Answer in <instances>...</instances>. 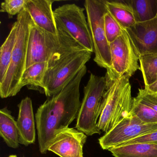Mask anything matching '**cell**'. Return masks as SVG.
Masks as SVG:
<instances>
[{
  "instance_id": "obj_1",
  "label": "cell",
  "mask_w": 157,
  "mask_h": 157,
  "mask_svg": "<svg viewBox=\"0 0 157 157\" xmlns=\"http://www.w3.org/2000/svg\"><path fill=\"white\" fill-rule=\"evenodd\" d=\"M87 72L85 66L74 78L56 95L49 97L35 114L39 150L45 154L57 133L77 119L80 108V86Z\"/></svg>"
},
{
  "instance_id": "obj_2",
  "label": "cell",
  "mask_w": 157,
  "mask_h": 157,
  "mask_svg": "<svg viewBox=\"0 0 157 157\" xmlns=\"http://www.w3.org/2000/svg\"><path fill=\"white\" fill-rule=\"evenodd\" d=\"M57 29V34H53L31 20L25 69L40 62H47L51 67L69 54L86 50L64 30Z\"/></svg>"
},
{
  "instance_id": "obj_3",
  "label": "cell",
  "mask_w": 157,
  "mask_h": 157,
  "mask_svg": "<svg viewBox=\"0 0 157 157\" xmlns=\"http://www.w3.org/2000/svg\"><path fill=\"white\" fill-rule=\"evenodd\" d=\"M106 88L101 105L98 127L105 133L131 114L133 99L130 78L116 79L106 73Z\"/></svg>"
},
{
  "instance_id": "obj_4",
  "label": "cell",
  "mask_w": 157,
  "mask_h": 157,
  "mask_svg": "<svg viewBox=\"0 0 157 157\" xmlns=\"http://www.w3.org/2000/svg\"><path fill=\"white\" fill-rule=\"evenodd\" d=\"M31 20L25 8L17 15L18 36L9 68L0 82L2 98L13 97L20 92L19 86L26 66Z\"/></svg>"
},
{
  "instance_id": "obj_5",
  "label": "cell",
  "mask_w": 157,
  "mask_h": 157,
  "mask_svg": "<svg viewBox=\"0 0 157 157\" xmlns=\"http://www.w3.org/2000/svg\"><path fill=\"white\" fill-rule=\"evenodd\" d=\"M106 88L105 77L91 73L83 89V99L77 118L76 129L87 136L101 134L98 122L101 113V105Z\"/></svg>"
},
{
  "instance_id": "obj_6",
  "label": "cell",
  "mask_w": 157,
  "mask_h": 157,
  "mask_svg": "<svg viewBox=\"0 0 157 157\" xmlns=\"http://www.w3.org/2000/svg\"><path fill=\"white\" fill-rule=\"evenodd\" d=\"M92 53L86 50L73 52L48 68L43 82L45 95L49 98L60 92L86 66Z\"/></svg>"
},
{
  "instance_id": "obj_7",
  "label": "cell",
  "mask_w": 157,
  "mask_h": 157,
  "mask_svg": "<svg viewBox=\"0 0 157 157\" xmlns=\"http://www.w3.org/2000/svg\"><path fill=\"white\" fill-rule=\"evenodd\" d=\"M94 46V62L101 67L110 69L112 59L105 30L104 14L107 10L103 0H86L84 4Z\"/></svg>"
},
{
  "instance_id": "obj_8",
  "label": "cell",
  "mask_w": 157,
  "mask_h": 157,
  "mask_svg": "<svg viewBox=\"0 0 157 157\" xmlns=\"http://www.w3.org/2000/svg\"><path fill=\"white\" fill-rule=\"evenodd\" d=\"M84 8L75 4L59 6L54 11L57 27L64 30L81 46L94 52V46Z\"/></svg>"
},
{
  "instance_id": "obj_9",
  "label": "cell",
  "mask_w": 157,
  "mask_h": 157,
  "mask_svg": "<svg viewBox=\"0 0 157 157\" xmlns=\"http://www.w3.org/2000/svg\"><path fill=\"white\" fill-rule=\"evenodd\" d=\"M109 45L112 67L107 70L106 73L116 79L124 76L130 78L138 70H140L138 64L140 56L125 29Z\"/></svg>"
},
{
  "instance_id": "obj_10",
  "label": "cell",
  "mask_w": 157,
  "mask_h": 157,
  "mask_svg": "<svg viewBox=\"0 0 157 157\" xmlns=\"http://www.w3.org/2000/svg\"><path fill=\"white\" fill-rule=\"evenodd\" d=\"M157 130V123L145 124L131 113L99 139L104 150L121 146L124 143Z\"/></svg>"
},
{
  "instance_id": "obj_11",
  "label": "cell",
  "mask_w": 157,
  "mask_h": 157,
  "mask_svg": "<svg viewBox=\"0 0 157 157\" xmlns=\"http://www.w3.org/2000/svg\"><path fill=\"white\" fill-rule=\"evenodd\" d=\"M87 136L73 128L60 130L54 137L48 151L60 157H83V147Z\"/></svg>"
},
{
  "instance_id": "obj_12",
  "label": "cell",
  "mask_w": 157,
  "mask_h": 157,
  "mask_svg": "<svg viewBox=\"0 0 157 157\" xmlns=\"http://www.w3.org/2000/svg\"><path fill=\"white\" fill-rule=\"evenodd\" d=\"M140 56L157 54V18L125 29Z\"/></svg>"
},
{
  "instance_id": "obj_13",
  "label": "cell",
  "mask_w": 157,
  "mask_h": 157,
  "mask_svg": "<svg viewBox=\"0 0 157 157\" xmlns=\"http://www.w3.org/2000/svg\"><path fill=\"white\" fill-rule=\"evenodd\" d=\"M54 2L52 0H28L25 9L39 28L56 35L58 29L52 8Z\"/></svg>"
},
{
  "instance_id": "obj_14",
  "label": "cell",
  "mask_w": 157,
  "mask_h": 157,
  "mask_svg": "<svg viewBox=\"0 0 157 157\" xmlns=\"http://www.w3.org/2000/svg\"><path fill=\"white\" fill-rule=\"evenodd\" d=\"M19 112L16 120L19 143L25 146L34 144L36 137L35 121L33 102L29 97L22 99L18 105Z\"/></svg>"
},
{
  "instance_id": "obj_15",
  "label": "cell",
  "mask_w": 157,
  "mask_h": 157,
  "mask_svg": "<svg viewBox=\"0 0 157 157\" xmlns=\"http://www.w3.org/2000/svg\"><path fill=\"white\" fill-rule=\"evenodd\" d=\"M0 136L8 147L14 149L19 147L20 143L17 122L7 107L0 110Z\"/></svg>"
},
{
  "instance_id": "obj_16",
  "label": "cell",
  "mask_w": 157,
  "mask_h": 157,
  "mask_svg": "<svg viewBox=\"0 0 157 157\" xmlns=\"http://www.w3.org/2000/svg\"><path fill=\"white\" fill-rule=\"evenodd\" d=\"M107 10L126 29L136 23L129 0L105 1Z\"/></svg>"
},
{
  "instance_id": "obj_17",
  "label": "cell",
  "mask_w": 157,
  "mask_h": 157,
  "mask_svg": "<svg viewBox=\"0 0 157 157\" xmlns=\"http://www.w3.org/2000/svg\"><path fill=\"white\" fill-rule=\"evenodd\" d=\"M49 67L47 62L35 63L25 70L19 86V91L25 86L29 89L43 92V82L46 72Z\"/></svg>"
},
{
  "instance_id": "obj_18",
  "label": "cell",
  "mask_w": 157,
  "mask_h": 157,
  "mask_svg": "<svg viewBox=\"0 0 157 157\" xmlns=\"http://www.w3.org/2000/svg\"><path fill=\"white\" fill-rule=\"evenodd\" d=\"M114 157H157V143H138L109 150Z\"/></svg>"
},
{
  "instance_id": "obj_19",
  "label": "cell",
  "mask_w": 157,
  "mask_h": 157,
  "mask_svg": "<svg viewBox=\"0 0 157 157\" xmlns=\"http://www.w3.org/2000/svg\"><path fill=\"white\" fill-rule=\"evenodd\" d=\"M18 22L15 21L0 49V82L5 77L10 63L18 33Z\"/></svg>"
},
{
  "instance_id": "obj_20",
  "label": "cell",
  "mask_w": 157,
  "mask_h": 157,
  "mask_svg": "<svg viewBox=\"0 0 157 157\" xmlns=\"http://www.w3.org/2000/svg\"><path fill=\"white\" fill-rule=\"evenodd\" d=\"M136 22H143L156 18L157 0H129Z\"/></svg>"
},
{
  "instance_id": "obj_21",
  "label": "cell",
  "mask_w": 157,
  "mask_h": 157,
  "mask_svg": "<svg viewBox=\"0 0 157 157\" xmlns=\"http://www.w3.org/2000/svg\"><path fill=\"white\" fill-rule=\"evenodd\" d=\"M140 71L145 86L157 80V54H147L140 57Z\"/></svg>"
},
{
  "instance_id": "obj_22",
  "label": "cell",
  "mask_w": 157,
  "mask_h": 157,
  "mask_svg": "<svg viewBox=\"0 0 157 157\" xmlns=\"http://www.w3.org/2000/svg\"><path fill=\"white\" fill-rule=\"evenodd\" d=\"M131 113L145 124L157 123V113L138 97L133 99Z\"/></svg>"
},
{
  "instance_id": "obj_23",
  "label": "cell",
  "mask_w": 157,
  "mask_h": 157,
  "mask_svg": "<svg viewBox=\"0 0 157 157\" xmlns=\"http://www.w3.org/2000/svg\"><path fill=\"white\" fill-rule=\"evenodd\" d=\"M104 21L106 38L110 44L122 35L124 29L107 10L105 13Z\"/></svg>"
},
{
  "instance_id": "obj_24",
  "label": "cell",
  "mask_w": 157,
  "mask_h": 157,
  "mask_svg": "<svg viewBox=\"0 0 157 157\" xmlns=\"http://www.w3.org/2000/svg\"><path fill=\"white\" fill-rule=\"evenodd\" d=\"M28 0H5L1 3V12L6 13L10 18L20 14L25 8Z\"/></svg>"
},
{
  "instance_id": "obj_25",
  "label": "cell",
  "mask_w": 157,
  "mask_h": 157,
  "mask_svg": "<svg viewBox=\"0 0 157 157\" xmlns=\"http://www.w3.org/2000/svg\"><path fill=\"white\" fill-rule=\"evenodd\" d=\"M136 97L157 113V94L151 93L145 89H140Z\"/></svg>"
},
{
  "instance_id": "obj_26",
  "label": "cell",
  "mask_w": 157,
  "mask_h": 157,
  "mask_svg": "<svg viewBox=\"0 0 157 157\" xmlns=\"http://www.w3.org/2000/svg\"><path fill=\"white\" fill-rule=\"evenodd\" d=\"M138 143H157V130L129 140L122 144L121 146Z\"/></svg>"
},
{
  "instance_id": "obj_27",
  "label": "cell",
  "mask_w": 157,
  "mask_h": 157,
  "mask_svg": "<svg viewBox=\"0 0 157 157\" xmlns=\"http://www.w3.org/2000/svg\"><path fill=\"white\" fill-rule=\"evenodd\" d=\"M146 90L153 94H157V80L144 88Z\"/></svg>"
},
{
  "instance_id": "obj_28",
  "label": "cell",
  "mask_w": 157,
  "mask_h": 157,
  "mask_svg": "<svg viewBox=\"0 0 157 157\" xmlns=\"http://www.w3.org/2000/svg\"><path fill=\"white\" fill-rule=\"evenodd\" d=\"M9 157H18L16 155H12L10 156H9Z\"/></svg>"
},
{
  "instance_id": "obj_29",
  "label": "cell",
  "mask_w": 157,
  "mask_h": 157,
  "mask_svg": "<svg viewBox=\"0 0 157 157\" xmlns=\"http://www.w3.org/2000/svg\"><path fill=\"white\" fill-rule=\"evenodd\" d=\"M156 18H157V16H156Z\"/></svg>"
}]
</instances>
